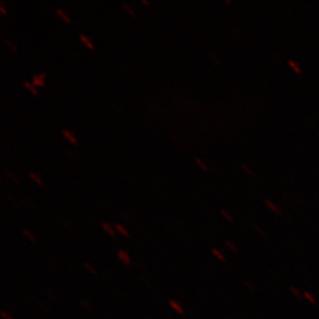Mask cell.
<instances>
[{
  "mask_svg": "<svg viewBox=\"0 0 319 319\" xmlns=\"http://www.w3.org/2000/svg\"><path fill=\"white\" fill-rule=\"evenodd\" d=\"M44 77H45V74H38V76H33L32 79H33V85H39V86H44V82H43V79H44Z\"/></svg>",
  "mask_w": 319,
  "mask_h": 319,
  "instance_id": "1",
  "label": "cell"
},
{
  "mask_svg": "<svg viewBox=\"0 0 319 319\" xmlns=\"http://www.w3.org/2000/svg\"><path fill=\"white\" fill-rule=\"evenodd\" d=\"M63 135H64V137H65L70 143H72V144H77L78 142H77V139H74V136L70 132V131L67 130H63Z\"/></svg>",
  "mask_w": 319,
  "mask_h": 319,
  "instance_id": "2",
  "label": "cell"
},
{
  "mask_svg": "<svg viewBox=\"0 0 319 319\" xmlns=\"http://www.w3.org/2000/svg\"><path fill=\"white\" fill-rule=\"evenodd\" d=\"M4 43H5L6 45H7L8 49L11 50V51H13V52H16V53L18 52V51H19V50L17 49L16 45H14V43L11 40V39H8V38H5V39H4Z\"/></svg>",
  "mask_w": 319,
  "mask_h": 319,
  "instance_id": "3",
  "label": "cell"
},
{
  "mask_svg": "<svg viewBox=\"0 0 319 319\" xmlns=\"http://www.w3.org/2000/svg\"><path fill=\"white\" fill-rule=\"evenodd\" d=\"M79 38H81V40L88 46V49H90V50H95V47H93V45H92V43H91L90 40H89V38L88 37H85V36H83V34H81L79 36Z\"/></svg>",
  "mask_w": 319,
  "mask_h": 319,
  "instance_id": "4",
  "label": "cell"
},
{
  "mask_svg": "<svg viewBox=\"0 0 319 319\" xmlns=\"http://www.w3.org/2000/svg\"><path fill=\"white\" fill-rule=\"evenodd\" d=\"M56 11H57L58 14L63 18V20H64V21H66V23H70V19H69V17H67V14H66L65 11H63L62 8H57Z\"/></svg>",
  "mask_w": 319,
  "mask_h": 319,
  "instance_id": "5",
  "label": "cell"
},
{
  "mask_svg": "<svg viewBox=\"0 0 319 319\" xmlns=\"http://www.w3.org/2000/svg\"><path fill=\"white\" fill-rule=\"evenodd\" d=\"M28 176H30V177H31V179H32V180L34 181L36 183H38L39 186H41V184H43V182H41L40 177H39V175H37V174H34V173H28Z\"/></svg>",
  "mask_w": 319,
  "mask_h": 319,
  "instance_id": "6",
  "label": "cell"
},
{
  "mask_svg": "<svg viewBox=\"0 0 319 319\" xmlns=\"http://www.w3.org/2000/svg\"><path fill=\"white\" fill-rule=\"evenodd\" d=\"M24 85L26 86V88H27V89H28V90L31 91V92H32L34 96H38V92H37V90H36V89H34V88L32 86L33 84H31V83H28V82H24Z\"/></svg>",
  "mask_w": 319,
  "mask_h": 319,
  "instance_id": "7",
  "label": "cell"
},
{
  "mask_svg": "<svg viewBox=\"0 0 319 319\" xmlns=\"http://www.w3.org/2000/svg\"><path fill=\"white\" fill-rule=\"evenodd\" d=\"M123 7L127 9V12H128V13H129V14H130L131 17H135V16H136V14H135V12H134V9H132V8H131L130 6L128 5V4L123 2Z\"/></svg>",
  "mask_w": 319,
  "mask_h": 319,
  "instance_id": "8",
  "label": "cell"
},
{
  "mask_svg": "<svg viewBox=\"0 0 319 319\" xmlns=\"http://www.w3.org/2000/svg\"><path fill=\"white\" fill-rule=\"evenodd\" d=\"M288 64H290V66H291V67H292V69L294 70L295 72H298V74H299V72L302 71V70H300V69L298 67V64H297L295 62H292V60H288Z\"/></svg>",
  "mask_w": 319,
  "mask_h": 319,
  "instance_id": "9",
  "label": "cell"
},
{
  "mask_svg": "<svg viewBox=\"0 0 319 319\" xmlns=\"http://www.w3.org/2000/svg\"><path fill=\"white\" fill-rule=\"evenodd\" d=\"M265 203H266V206H267V207H270V209H272V211H274L275 213H278V212H279L278 208H277V206L273 205V203H272V202H270L268 200H265Z\"/></svg>",
  "mask_w": 319,
  "mask_h": 319,
  "instance_id": "10",
  "label": "cell"
},
{
  "mask_svg": "<svg viewBox=\"0 0 319 319\" xmlns=\"http://www.w3.org/2000/svg\"><path fill=\"white\" fill-rule=\"evenodd\" d=\"M195 162H196V164L199 165V167H200V168H201V169H202V170H205V172L207 170V167H206V164L203 163V162H202L200 158L195 157Z\"/></svg>",
  "mask_w": 319,
  "mask_h": 319,
  "instance_id": "11",
  "label": "cell"
},
{
  "mask_svg": "<svg viewBox=\"0 0 319 319\" xmlns=\"http://www.w3.org/2000/svg\"><path fill=\"white\" fill-rule=\"evenodd\" d=\"M221 214H222V215H223V216H225L227 220L233 221V218L230 216V214H229L228 212H226V209H221Z\"/></svg>",
  "mask_w": 319,
  "mask_h": 319,
  "instance_id": "12",
  "label": "cell"
},
{
  "mask_svg": "<svg viewBox=\"0 0 319 319\" xmlns=\"http://www.w3.org/2000/svg\"><path fill=\"white\" fill-rule=\"evenodd\" d=\"M7 176H8V177H11V180L13 181L14 183H19V180L17 179V176L12 172H7Z\"/></svg>",
  "mask_w": 319,
  "mask_h": 319,
  "instance_id": "13",
  "label": "cell"
},
{
  "mask_svg": "<svg viewBox=\"0 0 319 319\" xmlns=\"http://www.w3.org/2000/svg\"><path fill=\"white\" fill-rule=\"evenodd\" d=\"M207 56H209V58H211V59H212V60H213V62H214V63H215V64H218V65H219V64H220V62H219V59H218V58L215 57V56H214V55H213L212 52H207Z\"/></svg>",
  "mask_w": 319,
  "mask_h": 319,
  "instance_id": "14",
  "label": "cell"
},
{
  "mask_svg": "<svg viewBox=\"0 0 319 319\" xmlns=\"http://www.w3.org/2000/svg\"><path fill=\"white\" fill-rule=\"evenodd\" d=\"M103 227H104V229H106V232H108L110 235H114V230L111 229V227H109L106 223H103Z\"/></svg>",
  "mask_w": 319,
  "mask_h": 319,
  "instance_id": "15",
  "label": "cell"
},
{
  "mask_svg": "<svg viewBox=\"0 0 319 319\" xmlns=\"http://www.w3.org/2000/svg\"><path fill=\"white\" fill-rule=\"evenodd\" d=\"M23 202H24V203H25L26 206H30L31 208H32L33 206H34V205L32 203V202L30 201V200H27V197H23Z\"/></svg>",
  "mask_w": 319,
  "mask_h": 319,
  "instance_id": "16",
  "label": "cell"
},
{
  "mask_svg": "<svg viewBox=\"0 0 319 319\" xmlns=\"http://www.w3.org/2000/svg\"><path fill=\"white\" fill-rule=\"evenodd\" d=\"M116 228L118 229V230H120V232H121V233H123V234H124V235H128V233H127V232H125V229L123 228V227H122V226H121V225H116Z\"/></svg>",
  "mask_w": 319,
  "mask_h": 319,
  "instance_id": "17",
  "label": "cell"
},
{
  "mask_svg": "<svg viewBox=\"0 0 319 319\" xmlns=\"http://www.w3.org/2000/svg\"><path fill=\"white\" fill-rule=\"evenodd\" d=\"M66 151H67V153H69V154H70V155L72 156V157H74V160H76V161H79V158H78V156H77V155H74V153H72V151H71V150H66Z\"/></svg>",
  "mask_w": 319,
  "mask_h": 319,
  "instance_id": "18",
  "label": "cell"
},
{
  "mask_svg": "<svg viewBox=\"0 0 319 319\" xmlns=\"http://www.w3.org/2000/svg\"><path fill=\"white\" fill-rule=\"evenodd\" d=\"M0 9H1V12H2L4 14H6V13H7V12H6V9L4 8V4H2V2H1V6H0Z\"/></svg>",
  "mask_w": 319,
  "mask_h": 319,
  "instance_id": "19",
  "label": "cell"
},
{
  "mask_svg": "<svg viewBox=\"0 0 319 319\" xmlns=\"http://www.w3.org/2000/svg\"><path fill=\"white\" fill-rule=\"evenodd\" d=\"M242 168H244V169H245V170H246V172H247V173H249V174H252V172H251V170H249V168H248V167H246V165H242Z\"/></svg>",
  "mask_w": 319,
  "mask_h": 319,
  "instance_id": "20",
  "label": "cell"
},
{
  "mask_svg": "<svg viewBox=\"0 0 319 319\" xmlns=\"http://www.w3.org/2000/svg\"><path fill=\"white\" fill-rule=\"evenodd\" d=\"M142 2H143V4H146V5H149V4H150V2H149V1H147V0H142Z\"/></svg>",
  "mask_w": 319,
  "mask_h": 319,
  "instance_id": "21",
  "label": "cell"
}]
</instances>
